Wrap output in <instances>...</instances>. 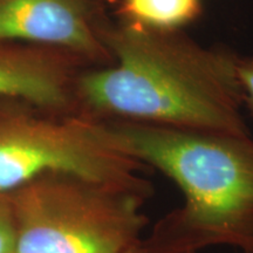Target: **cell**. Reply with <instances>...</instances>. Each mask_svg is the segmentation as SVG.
Masks as SVG:
<instances>
[{"mask_svg":"<svg viewBox=\"0 0 253 253\" xmlns=\"http://www.w3.org/2000/svg\"><path fill=\"white\" fill-rule=\"evenodd\" d=\"M201 12V0H121L126 23L157 31H177Z\"/></svg>","mask_w":253,"mask_h":253,"instance_id":"cell-7","label":"cell"},{"mask_svg":"<svg viewBox=\"0 0 253 253\" xmlns=\"http://www.w3.org/2000/svg\"><path fill=\"white\" fill-rule=\"evenodd\" d=\"M143 164L118 149L101 120L55 113L25 101L0 99V191L49 172L100 182H132Z\"/></svg>","mask_w":253,"mask_h":253,"instance_id":"cell-4","label":"cell"},{"mask_svg":"<svg viewBox=\"0 0 253 253\" xmlns=\"http://www.w3.org/2000/svg\"><path fill=\"white\" fill-rule=\"evenodd\" d=\"M238 71L244 90L245 102L253 113V58L239 59Z\"/></svg>","mask_w":253,"mask_h":253,"instance_id":"cell-9","label":"cell"},{"mask_svg":"<svg viewBox=\"0 0 253 253\" xmlns=\"http://www.w3.org/2000/svg\"><path fill=\"white\" fill-rule=\"evenodd\" d=\"M0 253H15V224L8 194L0 191Z\"/></svg>","mask_w":253,"mask_h":253,"instance_id":"cell-8","label":"cell"},{"mask_svg":"<svg viewBox=\"0 0 253 253\" xmlns=\"http://www.w3.org/2000/svg\"><path fill=\"white\" fill-rule=\"evenodd\" d=\"M112 63L86 67L74 86L79 113L195 130L250 135L237 56L204 48L178 31L110 25Z\"/></svg>","mask_w":253,"mask_h":253,"instance_id":"cell-1","label":"cell"},{"mask_svg":"<svg viewBox=\"0 0 253 253\" xmlns=\"http://www.w3.org/2000/svg\"><path fill=\"white\" fill-rule=\"evenodd\" d=\"M154 194L141 177L100 182L49 172L8 192L15 253H128L144 239Z\"/></svg>","mask_w":253,"mask_h":253,"instance_id":"cell-3","label":"cell"},{"mask_svg":"<svg viewBox=\"0 0 253 253\" xmlns=\"http://www.w3.org/2000/svg\"><path fill=\"white\" fill-rule=\"evenodd\" d=\"M88 67L49 47L0 40V99H13L55 113L78 112L74 86Z\"/></svg>","mask_w":253,"mask_h":253,"instance_id":"cell-6","label":"cell"},{"mask_svg":"<svg viewBox=\"0 0 253 253\" xmlns=\"http://www.w3.org/2000/svg\"><path fill=\"white\" fill-rule=\"evenodd\" d=\"M113 143L162 172L184 196L144 243L163 253L230 246L253 253V140L248 136L101 120Z\"/></svg>","mask_w":253,"mask_h":253,"instance_id":"cell-2","label":"cell"},{"mask_svg":"<svg viewBox=\"0 0 253 253\" xmlns=\"http://www.w3.org/2000/svg\"><path fill=\"white\" fill-rule=\"evenodd\" d=\"M103 0H0V40L67 52L88 67L112 63Z\"/></svg>","mask_w":253,"mask_h":253,"instance_id":"cell-5","label":"cell"},{"mask_svg":"<svg viewBox=\"0 0 253 253\" xmlns=\"http://www.w3.org/2000/svg\"><path fill=\"white\" fill-rule=\"evenodd\" d=\"M128 253H163V252L156 251V250L151 249L150 246H148L147 244H145L144 240H142V243L137 246V248L134 249L132 251L128 252Z\"/></svg>","mask_w":253,"mask_h":253,"instance_id":"cell-10","label":"cell"}]
</instances>
